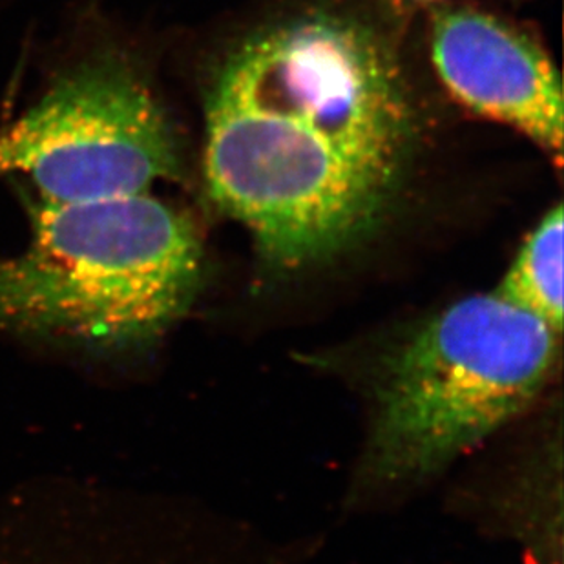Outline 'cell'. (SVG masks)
<instances>
[{
	"label": "cell",
	"mask_w": 564,
	"mask_h": 564,
	"mask_svg": "<svg viewBox=\"0 0 564 564\" xmlns=\"http://www.w3.org/2000/svg\"><path fill=\"white\" fill-rule=\"evenodd\" d=\"M408 2H415V4H427V2H438V0H408Z\"/></svg>",
	"instance_id": "7"
},
{
	"label": "cell",
	"mask_w": 564,
	"mask_h": 564,
	"mask_svg": "<svg viewBox=\"0 0 564 564\" xmlns=\"http://www.w3.org/2000/svg\"><path fill=\"white\" fill-rule=\"evenodd\" d=\"M557 335L497 293L460 300L422 325L378 386L375 474H433L519 415L549 378Z\"/></svg>",
	"instance_id": "3"
},
{
	"label": "cell",
	"mask_w": 564,
	"mask_h": 564,
	"mask_svg": "<svg viewBox=\"0 0 564 564\" xmlns=\"http://www.w3.org/2000/svg\"><path fill=\"white\" fill-rule=\"evenodd\" d=\"M199 272L196 230L152 192L39 199L26 249L0 261V329L124 351L185 313Z\"/></svg>",
	"instance_id": "2"
},
{
	"label": "cell",
	"mask_w": 564,
	"mask_h": 564,
	"mask_svg": "<svg viewBox=\"0 0 564 564\" xmlns=\"http://www.w3.org/2000/svg\"><path fill=\"white\" fill-rule=\"evenodd\" d=\"M176 172L165 113L118 64L75 72L0 132V177L26 176L41 202L141 194Z\"/></svg>",
	"instance_id": "4"
},
{
	"label": "cell",
	"mask_w": 564,
	"mask_h": 564,
	"mask_svg": "<svg viewBox=\"0 0 564 564\" xmlns=\"http://www.w3.org/2000/svg\"><path fill=\"white\" fill-rule=\"evenodd\" d=\"M399 64L371 30L311 13L254 33L207 101L205 183L283 269L362 240L388 213L413 149Z\"/></svg>",
	"instance_id": "1"
},
{
	"label": "cell",
	"mask_w": 564,
	"mask_h": 564,
	"mask_svg": "<svg viewBox=\"0 0 564 564\" xmlns=\"http://www.w3.org/2000/svg\"><path fill=\"white\" fill-rule=\"evenodd\" d=\"M563 207L555 205L524 241L496 291L555 333L563 327Z\"/></svg>",
	"instance_id": "6"
},
{
	"label": "cell",
	"mask_w": 564,
	"mask_h": 564,
	"mask_svg": "<svg viewBox=\"0 0 564 564\" xmlns=\"http://www.w3.org/2000/svg\"><path fill=\"white\" fill-rule=\"evenodd\" d=\"M432 57L442 85L463 107L516 128L563 160L560 74L535 41L479 10L433 17Z\"/></svg>",
	"instance_id": "5"
}]
</instances>
